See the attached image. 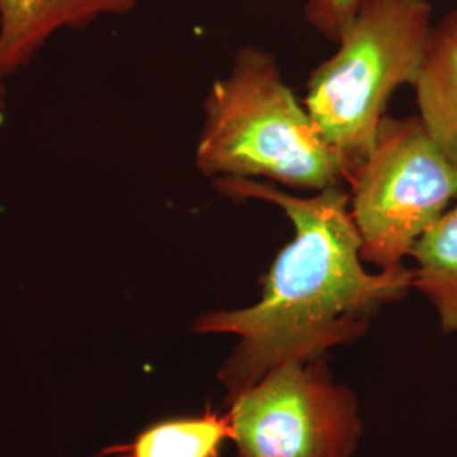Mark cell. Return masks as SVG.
I'll return each mask as SVG.
<instances>
[{
	"instance_id": "cell-3",
	"label": "cell",
	"mask_w": 457,
	"mask_h": 457,
	"mask_svg": "<svg viewBox=\"0 0 457 457\" xmlns=\"http://www.w3.org/2000/svg\"><path fill=\"white\" fill-rule=\"evenodd\" d=\"M432 28L428 0H361L336 53L312 71L303 105L347 177L375 146L393 94L415 82Z\"/></svg>"
},
{
	"instance_id": "cell-1",
	"label": "cell",
	"mask_w": 457,
	"mask_h": 457,
	"mask_svg": "<svg viewBox=\"0 0 457 457\" xmlns=\"http://www.w3.org/2000/svg\"><path fill=\"white\" fill-rule=\"evenodd\" d=\"M213 185L228 198L277 205L294 226V239L262 277L254 305L211 312L195 322L196 332L239 337L219 375L230 396L283 362L317 360L334 345L360 339L376 312L413 288V270L403 264L376 273L364 268L343 185L312 196L249 179H219Z\"/></svg>"
},
{
	"instance_id": "cell-5",
	"label": "cell",
	"mask_w": 457,
	"mask_h": 457,
	"mask_svg": "<svg viewBox=\"0 0 457 457\" xmlns=\"http://www.w3.org/2000/svg\"><path fill=\"white\" fill-rule=\"evenodd\" d=\"M230 400L241 457H353L361 432L356 400L315 360L283 362Z\"/></svg>"
},
{
	"instance_id": "cell-8",
	"label": "cell",
	"mask_w": 457,
	"mask_h": 457,
	"mask_svg": "<svg viewBox=\"0 0 457 457\" xmlns=\"http://www.w3.org/2000/svg\"><path fill=\"white\" fill-rule=\"evenodd\" d=\"M413 288L434 305L445 334L457 332V204L413 245Z\"/></svg>"
},
{
	"instance_id": "cell-2",
	"label": "cell",
	"mask_w": 457,
	"mask_h": 457,
	"mask_svg": "<svg viewBox=\"0 0 457 457\" xmlns=\"http://www.w3.org/2000/svg\"><path fill=\"white\" fill-rule=\"evenodd\" d=\"M198 171L213 180L249 179L320 192L343 185L341 158L283 80L277 56L243 46L204 100Z\"/></svg>"
},
{
	"instance_id": "cell-9",
	"label": "cell",
	"mask_w": 457,
	"mask_h": 457,
	"mask_svg": "<svg viewBox=\"0 0 457 457\" xmlns=\"http://www.w3.org/2000/svg\"><path fill=\"white\" fill-rule=\"evenodd\" d=\"M228 439H232L228 415L207 411L153 425L119 451L124 457H219Z\"/></svg>"
},
{
	"instance_id": "cell-10",
	"label": "cell",
	"mask_w": 457,
	"mask_h": 457,
	"mask_svg": "<svg viewBox=\"0 0 457 457\" xmlns=\"http://www.w3.org/2000/svg\"><path fill=\"white\" fill-rule=\"evenodd\" d=\"M361 0H307L305 21L320 36L337 43L344 28L351 22L360 7Z\"/></svg>"
},
{
	"instance_id": "cell-7",
	"label": "cell",
	"mask_w": 457,
	"mask_h": 457,
	"mask_svg": "<svg viewBox=\"0 0 457 457\" xmlns=\"http://www.w3.org/2000/svg\"><path fill=\"white\" fill-rule=\"evenodd\" d=\"M411 87L425 131L457 166V11L434 24Z\"/></svg>"
},
{
	"instance_id": "cell-6",
	"label": "cell",
	"mask_w": 457,
	"mask_h": 457,
	"mask_svg": "<svg viewBox=\"0 0 457 457\" xmlns=\"http://www.w3.org/2000/svg\"><path fill=\"white\" fill-rule=\"evenodd\" d=\"M139 0H0V82L28 65L62 29H82L100 16H122Z\"/></svg>"
},
{
	"instance_id": "cell-4",
	"label": "cell",
	"mask_w": 457,
	"mask_h": 457,
	"mask_svg": "<svg viewBox=\"0 0 457 457\" xmlns=\"http://www.w3.org/2000/svg\"><path fill=\"white\" fill-rule=\"evenodd\" d=\"M347 183L361 258L390 270L403 264L419 237L457 198V166L430 139L419 115H385L375 146Z\"/></svg>"
}]
</instances>
